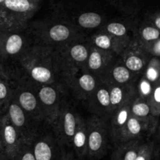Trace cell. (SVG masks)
I'll return each mask as SVG.
<instances>
[{
  "mask_svg": "<svg viewBox=\"0 0 160 160\" xmlns=\"http://www.w3.org/2000/svg\"><path fill=\"white\" fill-rule=\"evenodd\" d=\"M64 68L54 47L36 43L22 56L12 71L17 81L33 84H62Z\"/></svg>",
  "mask_w": 160,
  "mask_h": 160,
  "instance_id": "6da1fadb",
  "label": "cell"
},
{
  "mask_svg": "<svg viewBox=\"0 0 160 160\" xmlns=\"http://www.w3.org/2000/svg\"><path fill=\"white\" fill-rule=\"evenodd\" d=\"M33 38L28 25L0 28V65L11 76L19 59L36 44Z\"/></svg>",
  "mask_w": 160,
  "mask_h": 160,
  "instance_id": "7a4b0ae2",
  "label": "cell"
},
{
  "mask_svg": "<svg viewBox=\"0 0 160 160\" xmlns=\"http://www.w3.org/2000/svg\"><path fill=\"white\" fill-rule=\"evenodd\" d=\"M31 32L38 36L42 44L54 48L81 38L78 29L56 17L54 20L35 23L31 28Z\"/></svg>",
  "mask_w": 160,
  "mask_h": 160,
  "instance_id": "3957f363",
  "label": "cell"
},
{
  "mask_svg": "<svg viewBox=\"0 0 160 160\" xmlns=\"http://www.w3.org/2000/svg\"><path fill=\"white\" fill-rule=\"evenodd\" d=\"M56 17L82 29H95L104 23L105 17L97 10L79 8V0H62L54 6Z\"/></svg>",
  "mask_w": 160,
  "mask_h": 160,
  "instance_id": "277c9868",
  "label": "cell"
},
{
  "mask_svg": "<svg viewBox=\"0 0 160 160\" xmlns=\"http://www.w3.org/2000/svg\"><path fill=\"white\" fill-rule=\"evenodd\" d=\"M42 0H4L0 28L25 27L40 7Z\"/></svg>",
  "mask_w": 160,
  "mask_h": 160,
  "instance_id": "5b68a950",
  "label": "cell"
},
{
  "mask_svg": "<svg viewBox=\"0 0 160 160\" xmlns=\"http://www.w3.org/2000/svg\"><path fill=\"white\" fill-rule=\"evenodd\" d=\"M88 145L86 159L101 160L109 149V134L108 121L92 115L86 119Z\"/></svg>",
  "mask_w": 160,
  "mask_h": 160,
  "instance_id": "8992f818",
  "label": "cell"
},
{
  "mask_svg": "<svg viewBox=\"0 0 160 160\" xmlns=\"http://www.w3.org/2000/svg\"><path fill=\"white\" fill-rule=\"evenodd\" d=\"M31 84H32L35 89L43 111L45 122L50 127L55 121L61 106L67 99V92L64 88L65 86L63 84L48 85Z\"/></svg>",
  "mask_w": 160,
  "mask_h": 160,
  "instance_id": "52a82bcc",
  "label": "cell"
},
{
  "mask_svg": "<svg viewBox=\"0 0 160 160\" xmlns=\"http://www.w3.org/2000/svg\"><path fill=\"white\" fill-rule=\"evenodd\" d=\"M78 114L73 103L67 98L61 106L55 121L50 126L61 146L70 151L76 130Z\"/></svg>",
  "mask_w": 160,
  "mask_h": 160,
  "instance_id": "ba28073f",
  "label": "cell"
},
{
  "mask_svg": "<svg viewBox=\"0 0 160 160\" xmlns=\"http://www.w3.org/2000/svg\"><path fill=\"white\" fill-rule=\"evenodd\" d=\"M55 48L62 64L65 74L85 69L89 52L88 40L81 37Z\"/></svg>",
  "mask_w": 160,
  "mask_h": 160,
  "instance_id": "9c48e42d",
  "label": "cell"
},
{
  "mask_svg": "<svg viewBox=\"0 0 160 160\" xmlns=\"http://www.w3.org/2000/svg\"><path fill=\"white\" fill-rule=\"evenodd\" d=\"M99 80L85 70H80L66 73L62 84L78 100L87 103L98 86Z\"/></svg>",
  "mask_w": 160,
  "mask_h": 160,
  "instance_id": "30bf717a",
  "label": "cell"
},
{
  "mask_svg": "<svg viewBox=\"0 0 160 160\" xmlns=\"http://www.w3.org/2000/svg\"><path fill=\"white\" fill-rule=\"evenodd\" d=\"M31 145L35 160H61L62 146L48 125L34 136Z\"/></svg>",
  "mask_w": 160,
  "mask_h": 160,
  "instance_id": "8fae6325",
  "label": "cell"
},
{
  "mask_svg": "<svg viewBox=\"0 0 160 160\" xmlns=\"http://www.w3.org/2000/svg\"><path fill=\"white\" fill-rule=\"evenodd\" d=\"M6 113L12 126L23 141H31L47 124L40 123L26 113L12 97L8 104Z\"/></svg>",
  "mask_w": 160,
  "mask_h": 160,
  "instance_id": "7c38bea8",
  "label": "cell"
},
{
  "mask_svg": "<svg viewBox=\"0 0 160 160\" xmlns=\"http://www.w3.org/2000/svg\"><path fill=\"white\" fill-rule=\"evenodd\" d=\"M12 97L28 115L40 123L47 124L40 102L32 84L24 81H17Z\"/></svg>",
  "mask_w": 160,
  "mask_h": 160,
  "instance_id": "4fadbf2b",
  "label": "cell"
},
{
  "mask_svg": "<svg viewBox=\"0 0 160 160\" xmlns=\"http://www.w3.org/2000/svg\"><path fill=\"white\" fill-rule=\"evenodd\" d=\"M152 57L148 50L134 37L118 56L119 59L128 70L140 77L143 75Z\"/></svg>",
  "mask_w": 160,
  "mask_h": 160,
  "instance_id": "5bb4252c",
  "label": "cell"
},
{
  "mask_svg": "<svg viewBox=\"0 0 160 160\" xmlns=\"http://www.w3.org/2000/svg\"><path fill=\"white\" fill-rule=\"evenodd\" d=\"M158 121V118L140 119L131 114L127 122L123 144L133 140H148L156 131Z\"/></svg>",
  "mask_w": 160,
  "mask_h": 160,
  "instance_id": "9a60e30c",
  "label": "cell"
},
{
  "mask_svg": "<svg viewBox=\"0 0 160 160\" xmlns=\"http://www.w3.org/2000/svg\"><path fill=\"white\" fill-rule=\"evenodd\" d=\"M88 108L92 115L97 116L109 122L110 118L109 86L101 79L98 86L87 102Z\"/></svg>",
  "mask_w": 160,
  "mask_h": 160,
  "instance_id": "2e32d148",
  "label": "cell"
},
{
  "mask_svg": "<svg viewBox=\"0 0 160 160\" xmlns=\"http://www.w3.org/2000/svg\"><path fill=\"white\" fill-rule=\"evenodd\" d=\"M132 101L125 103L121 107L116 109L108 122L109 141L113 148L123 144L127 122L131 115V104Z\"/></svg>",
  "mask_w": 160,
  "mask_h": 160,
  "instance_id": "e0dca14e",
  "label": "cell"
},
{
  "mask_svg": "<svg viewBox=\"0 0 160 160\" xmlns=\"http://www.w3.org/2000/svg\"><path fill=\"white\" fill-rule=\"evenodd\" d=\"M0 130L6 156L8 159L12 160L23 140L12 126L6 112L0 117Z\"/></svg>",
  "mask_w": 160,
  "mask_h": 160,
  "instance_id": "ac0fdd59",
  "label": "cell"
},
{
  "mask_svg": "<svg viewBox=\"0 0 160 160\" xmlns=\"http://www.w3.org/2000/svg\"><path fill=\"white\" fill-rule=\"evenodd\" d=\"M139 78L140 76L128 70L117 57L109 66L99 79L108 84H128L136 83Z\"/></svg>",
  "mask_w": 160,
  "mask_h": 160,
  "instance_id": "d6986e66",
  "label": "cell"
},
{
  "mask_svg": "<svg viewBox=\"0 0 160 160\" xmlns=\"http://www.w3.org/2000/svg\"><path fill=\"white\" fill-rule=\"evenodd\" d=\"M117 58V56L111 53L100 50L89 45L88 57L84 70L98 78H100L109 66Z\"/></svg>",
  "mask_w": 160,
  "mask_h": 160,
  "instance_id": "ffe728a7",
  "label": "cell"
},
{
  "mask_svg": "<svg viewBox=\"0 0 160 160\" xmlns=\"http://www.w3.org/2000/svg\"><path fill=\"white\" fill-rule=\"evenodd\" d=\"M130 41L117 38L107 33L100 31L92 36L91 38L88 39V42L90 45L102 51L111 53L117 57L121 54Z\"/></svg>",
  "mask_w": 160,
  "mask_h": 160,
  "instance_id": "44dd1931",
  "label": "cell"
},
{
  "mask_svg": "<svg viewBox=\"0 0 160 160\" xmlns=\"http://www.w3.org/2000/svg\"><path fill=\"white\" fill-rule=\"evenodd\" d=\"M136 84L137 82L128 84H109L110 117L116 109L121 107L125 103L134 100L137 96Z\"/></svg>",
  "mask_w": 160,
  "mask_h": 160,
  "instance_id": "7402d4cb",
  "label": "cell"
},
{
  "mask_svg": "<svg viewBox=\"0 0 160 160\" xmlns=\"http://www.w3.org/2000/svg\"><path fill=\"white\" fill-rule=\"evenodd\" d=\"M131 29L133 37L139 41L147 50L153 42L159 39V30L144 19L140 20L133 17Z\"/></svg>",
  "mask_w": 160,
  "mask_h": 160,
  "instance_id": "603a6c76",
  "label": "cell"
},
{
  "mask_svg": "<svg viewBox=\"0 0 160 160\" xmlns=\"http://www.w3.org/2000/svg\"><path fill=\"white\" fill-rule=\"evenodd\" d=\"M88 145V131L86 119L78 114L77 127L72 139L71 150L78 159H86Z\"/></svg>",
  "mask_w": 160,
  "mask_h": 160,
  "instance_id": "cb8c5ba5",
  "label": "cell"
},
{
  "mask_svg": "<svg viewBox=\"0 0 160 160\" xmlns=\"http://www.w3.org/2000/svg\"><path fill=\"white\" fill-rule=\"evenodd\" d=\"M132 18L133 17H127L123 20H111L102 25L100 31L107 33L117 38L130 41L133 38L129 35L130 33L132 34Z\"/></svg>",
  "mask_w": 160,
  "mask_h": 160,
  "instance_id": "d4e9b609",
  "label": "cell"
},
{
  "mask_svg": "<svg viewBox=\"0 0 160 160\" xmlns=\"http://www.w3.org/2000/svg\"><path fill=\"white\" fill-rule=\"evenodd\" d=\"M141 142L142 141L133 140L115 147L110 160H135Z\"/></svg>",
  "mask_w": 160,
  "mask_h": 160,
  "instance_id": "484cf974",
  "label": "cell"
},
{
  "mask_svg": "<svg viewBox=\"0 0 160 160\" xmlns=\"http://www.w3.org/2000/svg\"><path fill=\"white\" fill-rule=\"evenodd\" d=\"M17 85V81L11 76L0 77V106L5 112Z\"/></svg>",
  "mask_w": 160,
  "mask_h": 160,
  "instance_id": "4316f807",
  "label": "cell"
},
{
  "mask_svg": "<svg viewBox=\"0 0 160 160\" xmlns=\"http://www.w3.org/2000/svg\"><path fill=\"white\" fill-rule=\"evenodd\" d=\"M127 17H136L143 6L144 0H106Z\"/></svg>",
  "mask_w": 160,
  "mask_h": 160,
  "instance_id": "83f0119b",
  "label": "cell"
},
{
  "mask_svg": "<svg viewBox=\"0 0 160 160\" xmlns=\"http://www.w3.org/2000/svg\"><path fill=\"white\" fill-rule=\"evenodd\" d=\"M131 114L140 119L156 118L153 117L148 102L138 96L134 98L131 104Z\"/></svg>",
  "mask_w": 160,
  "mask_h": 160,
  "instance_id": "f1b7e54d",
  "label": "cell"
},
{
  "mask_svg": "<svg viewBox=\"0 0 160 160\" xmlns=\"http://www.w3.org/2000/svg\"><path fill=\"white\" fill-rule=\"evenodd\" d=\"M143 76L153 84L159 81L160 62L159 58L152 57L144 71Z\"/></svg>",
  "mask_w": 160,
  "mask_h": 160,
  "instance_id": "f546056e",
  "label": "cell"
},
{
  "mask_svg": "<svg viewBox=\"0 0 160 160\" xmlns=\"http://www.w3.org/2000/svg\"><path fill=\"white\" fill-rule=\"evenodd\" d=\"M156 156V145L154 142L145 140L141 142L135 160H153Z\"/></svg>",
  "mask_w": 160,
  "mask_h": 160,
  "instance_id": "4dcf8cb0",
  "label": "cell"
},
{
  "mask_svg": "<svg viewBox=\"0 0 160 160\" xmlns=\"http://www.w3.org/2000/svg\"><path fill=\"white\" fill-rule=\"evenodd\" d=\"M148 104L151 109L153 117L159 118L160 114V81L153 84L151 95L148 99Z\"/></svg>",
  "mask_w": 160,
  "mask_h": 160,
  "instance_id": "1f68e13d",
  "label": "cell"
},
{
  "mask_svg": "<svg viewBox=\"0 0 160 160\" xmlns=\"http://www.w3.org/2000/svg\"><path fill=\"white\" fill-rule=\"evenodd\" d=\"M153 89V84L148 81L145 77L142 75L138 80L136 84V90H137V96L144 100L148 101V98L151 95Z\"/></svg>",
  "mask_w": 160,
  "mask_h": 160,
  "instance_id": "d6a6232c",
  "label": "cell"
},
{
  "mask_svg": "<svg viewBox=\"0 0 160 160\" xmlns=\"http://www.w3.org/2000/svg\"><path fill=\"white\" fill-rule=\"evenodd\" d=\"M12 160H35L31 141H23L17 154Z\"/></svg>",
  "mask_w": 160,
  "mask_h": 160,
  "instance_id": "836d02e7",
  "label": "cell"
},
{
  "mask_svg": "<svg viewBox=\"0 0 160 160\" xmlns=\"http://www.w3.org/2000/svg\"><path fill=\"white\" fill-rule=\"evenodd\" d=\"M143 19L153 25L158 30H160V12L159 10L146 12Z\"/></svg>",
  "mask_w": 160,
  "mask_h": 160,
  "instance_id": "e575fe53",
  "label": "cell"
},
{
  "mask_svg": "<svg viewBox=\"0 0 160 160\" xmlns=\"http://www.w3.org/2000/svg\"><path fill=\"white\" fill-rule=\"evenodd\" d=\"M148 52L152 57L159 58L160 56V38L153 42L148 48Z\"/></svg>",
  "mask_w": 160,
  "mask_h": 160,
  "instance_id": "d590c367",
  "label": "cell"
},
{
  "mask_svg": "<svg viewBox=\"0 0 160 160\" xmlns=\"http://www.w3.org/2000/svg\"><path fill=\"white\" fill-rule=\"evenodd\" d=\"M61 160H74V157H73V155L71 152V151L62 147Z\"/></svg>",
  "mask_w": 160,
  "mask_h": 160,
  "instance_id": "8d00e7d4",
  "label": "cell"
},
{
  "mask_svg": "<svg viewBox=\"0 0 160 160\" xmlns=\"http://www.w3.org/2000/svg\"><path fill=\"white\" fill-rule=\"evenodd\" d=\"M0 157H6V152H5L4 145H3L2 138L1 130H0ZM7 158V157H6Z\"/></svg>",
  "mask_w": 160,
  "mask_h": 160,
  "instance_id": "74e56055",
  "label": "cell"
},
{
  "mask_svg": "<svg viewBox=\"0 0 160 160\" xmlns=\"http://www.w3.org/2000/svg\"><path fill=\"white\" fill-rule=\"evenodd\" d=\"M6 75H9V76H11L10 74H9V73H8L7 71H6V70H5L4 68H3L2 67L1 65H0V77H2V76H6ZM12 77V76H11Z\"/></svg>",
  "mask_w": 160,
  "mask_h": 160,
  "instance_id": "f35d334b",
  "label": "cell"
},
{
  "mask_svg": "<svg viewBox=\"0 0 160 160\" xmlns=\"http://www.w3.org/2000/svg\"><path fill=\"white\" fill-rule=\"evenodd\" d=\"M3 2H4V0H0V18H1V14H2V6H3Z\"/></svg>",
  "mask_w": 160,
  "mask_h": 160,
  "instance_id": "ab89813d",
  "label": "cell"
},
{
  "mask_svg": "<svg viewBox=\"0 0 160 160\" xmlns=\"http://www.w3.org/2000/svg\"><path fill=\"white\" fill-rule=\"evenodd\" d=\"M5 112H5V111L3 110L1 106H0V117H1V116L2 115V114H4Z\"/></svg>",
  "mask_w": 160,
  "mask_h": 160,
  "instance_id": "60d3db41",
  "label": "cell"
},
{
  "mask_svg": "<svg viewBox=\"0 0 160 160\" xmlns=\"http://www.w3.org/2000/svg\"><path fill=\"white\" fill-rule=\"evenodd\" d=\"M0 160H9L6 157H0Z\"/></svg>",
  "mask_w": 160,
  "mask_h": 160,
  "instance_id": "b9f144b4",
  "label": "cell"
},
{
  "mask_svg": "<svg viewBox=\"0 0 160 160\" xmlns=\"http://www.w3.org/2000/svg\"><path fill=\"white\" fill-rule=\"evenodd\" d=\"M74 160H81V159H74Z\"/></svg>",
  "mask_w": 160,
  "mask_h": 160,
  "instance_id": "7bdbcfd3",
  "label": "cell"
}]
</instances>
